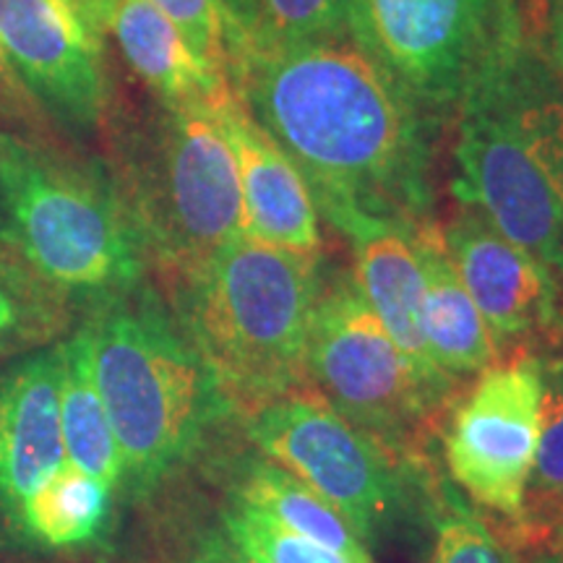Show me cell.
Masks as SVG:
<instances>
[{"label":"cell","instance_id":"obj_23","mask_svg":"<svg viewBox=\"0 0 563 563\" xmlns=\"http://www.w3.org/2000/svg\"><path fill=\"white\" fill-rule=\"evenodd\" d=\"M433 522V543L428 563H519L514 545L496 534L493 527L449 483H433L428 493Z\"/></svg>","mask_w":563,"mask_h":563},{"label":"cell","instance_id":"obj_10","mask_svg":"<svg viewBox=\"0 0 563 563\" xmlns=\"http://www.w3.org/2000/svg\"><path fill=\"white\" fill-rule=\"evenodd\" d=\"M543 357L511 355L477 373L441 426L443 462L460 488L517 522L540 439Z\"/></svg>","mask_w":563,"mask_h":563},{"label":"cell","instance_id":"obj_35","mask_svg":"<svg viewBox=\"0 0 563 563\" xmlns=\"http://www.w3.org/2000/svg\"><path fill=\"white\" fill-rule=\"evenodd\" d=\"M561 543H563V538H561ZM561 543H559V545H561Z\"/></svg>","mask_w":563,"mask_h":563},{"label":"cell","instance_id":"obj_11","mask_svg":"<svg viewBox=\"0 0 563 563\" xmlns=\"http://www.w3.org/2000/svg\"><path fill=\"white\" fill-rule=\"evenodd\" d=\"M102 37L76 0H0V53L45 118L76 136L104 129L112 108Z\"/></svg>","mask_w":563,"mask_h":563},{"label":"cell","instance_id":"obj_19","mask_svg":"<svg viewBox=\"0 0 563 563\" xmlns=\"http://www.w3.org/2000/svg\"><path fill=\"white\" fill-rule=\"evenodd\" d=\"M232 496L269 514L287 530L347 555L352 563H371L368 548L357 538L347 519L327 498H321L319 493L308 488L306 483L279 464L266 460L249 464Z\"/></svg>","mask_w":563,"mask_h":563},{"label":"cell","instance_id":"obj_27","mask_svg":"<svg viewBox=\"0 0 563 563\" xmlns=\"http://www.w3.org/2000/svg\"><path fill=\"white\" fill-rule=\"evenodd\" d=\"M0 112L11 118L13 123L24 125V131H51V125L42 123L45 121V112L37 108L30 91L21 87V81L11 70L9 60L3 58V53H0Z\"/></svg>","mask_w":563,"mask_h":563},{"label":"cell","instance_id":"obj_15","mask_svg":"<svg viewBox=\"0 0 563 563\" xmlns=\"http://www.w3.org/2000/svg\"><path fill=\"white\" fill-rule=\"evenodd\" d=\"M347 241L355 256L352 282L407 361L441 389H460V384L449 382L435 368L428 350L422 327L426 272L420 262L418 228L399 222H365L350 232Z\"/></svg>","mask_w":563,"mask_h":563},{"label":"cell","instance_id":"obj_7","mask_svg":"<svg viewBox=\"0 0 563 563\" xmlns=\"http://www.w3.org/2000/svg\"><path fill=\"white\" fill-rule=\"evenodd\" d=\"M347 32L431 121L527 42L517 0H350Z\"/></svg>","mask_w":563,"mask_h":563},{"label":"cell","instance_id":"obj_17","mask_svg":"<svg viewBox=\"0 0 563 563\" xmlns=\"http://www.w3.org/2000/svg\"><path fill=\"white\" fill-rule=\"evenodd\" d=\"M418 249L426 272L422 327H426L431 361L449 382L460 384L462 378L490 368L493 363L501 361V355L488 323L449 258L441 224H435V220L418 228Z\"/></svg>","mask_w":563,"mask_h":563},{"label":"cell","instance_id":"obj_1","mask_svg":"<svg viewBox=\"0 0 563 563\" xmlns=\"http://www.w3.org/2000/svg\"><path fill=\"white\" fill-rule=\"evenodd\" d=\"M230 84L344 238L433 222L431 118L350 34L243 55Z\"/></svg>","mask_w":563,"mask_h":563},{"label":"cell","instance_id":"obj_25","mask_svg":"<svg viewBox=\"0 0 563 563\" xmlns=\"http://www.w3.org/2000/svg\"><path fill=\"white\" fill-rule=\"evenodd\" d=\"M220 522L232 538L241 540L245 548L262 555L266 563H352L347 555L287 530L285 525H279L269 514L256 509V506L238 501L235 496L222 509Z\"/></svg>","mask_w":563,"mask_h":563},{"label":"cell","instance_id":"obj_28","mask_svg":"<svg viewBox=\"0 0 563 563\" xmlns=\"http://www.w3.org/2000/svg\"><path fill=\"white\" fill-rule=\"evenodd\" d=\"M180 563H266L262 555L253 553L251 548H245L241 540H235L224 530L222 522L211 527L196 540L191 551L186 553V559Z\"/></svg>","mask_w":563,"mask_h":563},{"label":"cell","instance_id":"obj_21","mask_svg":"<svg viewBox=\"0 0 563 563\" xmlns=\"http://www.w3.org/2000/svg\"><path fill=\"white\" fill-rule=\"evenodd\" d=\"M511 545H559L563 538V357H543L540 439L522 514L514 522Z\"/></svg>","mask_w":563,"mask_h":563},{"label":"cell","instance_id":"obj_34","mask_svg":"<svg viewBox=\"0 0 563 563\" xmlns=\"http://www.w3.org/2000/svg\"><path fill=\"white\" fill-rule=\"evenodd\" d=\"M559 548H561V551H563V543H561V545H559Z\"/></svg>","mask_w":563,"mask_h":563},{"label":"cell","instance_id":"obj_18","mask_svg":"<svg viewBox=\"0 0 563 563\" xmlns=\"http://www.w3.org/2000/svg\"><path fill=\"white\" fill-rule=\"evenodd\" d=\"M60 428L66 462L110 488L123 485V456L79 334L60 342Z\"/></svg>","mask_w":563,"mask_h":563},{"label":"cell","instance_id":"obj_6","mask_svg":"<svg viewBox=\"0 0 563 563\" xmlns=\"http://www.w3.org/2000/svg\"><path fill=\"white\" fill-rule=\"evenodd\" d=\"M306 382L352 428L415 467L426 460V443L441 431V415L452 410L456 394L420 376L352 277L321 285L308 332Z\"/></svg>","mask_w":563,"mask_h":563},{"label":"cell","instance_id":"obj_16","mask_svg":"<svg viewBox=\"0 0 563 563\" xmlns=\"http://www.w3.org/2000/svg\"><path fill=\"white\" fill-rule=\"evenodd\" d=\"M104 32L154 100L167 108L217 112L235 97L232 84L196 58L180 32L157 11L152 0H115Z\"/></svg>","mask_w":563,"mask_h":563},{"label":"cell","instance_id":"obj_5","mask_svg":"<svg viewBox=\"0 0 563 563\" xmlns=\"http://www.w3.org/2000/svg\"><path fill=\"white\" fill-rule=\"evenodd\" d=\"M5 235L70 300L97 302L144 282L146 256L108 165L53 131L0 129Z\"/></svg>","mask_w":563,"mask_h":563},{"label":"cell","instance_id":"obj_8","mask_svg":"<svg viewBox=\"0 0 563 563\" xmlns=\"http://www.w3.org/2000/svg\"><path fill=\"white\" fill-rule=\"evenodd\" d=\"M249 435L347 519L365 548L405 519L415 464L352 428L313 391H295L249 415Z\"/></svg>","mask_w":563,"mask_h":563},{"label":"cell","instance_id":"obj_26","mask_svg":"<svg viewBox=\"0 0 563 563\" xmlns=\"http://www.w3.org/2000/svg\"><path fill=\"white\" fill-rule=\"evenodd\" d=\"M209 70L230 81L232 26L222 0H152Z\"/></svg>","mask_w":563,"mask_h":563},{"label":"cell","instance_id":"obj_3","mask_svg":"<svg viewBox=\"0 0 563 563\" xmlns=\"http://www.w3.org/2000/svg\"><path fill=\"white\" fill-rule=\"evenodd\" d=\"M173 313L232 410L306 391V352L319 256L232 238L207 264L170 282Z\"/></svg>","mask_w":563,"mask_h":563},{"label":"cell","instance_id":"obj_33","mask_svg":"<svg viewBox=\"0 0 563 563\" xmlns=\"http://www.w3.org/2000/svg\"><path fill=\"white\" fill-rule=\"evenodd\" d=\"M0 232H5V214H3V203H0Z\"/></svg>","mask_w":563,"mask_h":563},{"label":"cell","instance_id":"obj_20","mask_svg":"<svg viewBox=\"0 0 563 563\" xmlns=\"http://www.w3.org/2000/svg\"><path fill=\"white\" fill-rule=\"evenodd\" d=\"M70 302L0 232V361L55 344L70 327Z\"/></svg>","mask_w":563,"mask_h":563},{"label":"cell","instance_id":"obj_29","mask_svg":"<svg viewBox=\"0 0 563 563\" xmlns=\"http://www.w3.org/2000/svg\"><path fill=\"white\" fill-rule=\"evenodd\" d=\"M224 11H228L230 26H232V55H230V70L235 60L241 58L249 42V32L253 24V13H256V0H222Z\"/></svg>","mask_w":563,"mask_h":563},{"label":"cell","instance_id":"obj_12","mask_svg":"<svg viewBox=\"0 0 563 563\" xmlns=\"http://www.w3.org/2000/svg\"><path fill=\"white\" fill-rule=\"evenodd\" d=\"M441 232L498 355H540L561 347L563 282L543 262L506 241L483 211L467 203H460Z\"/></svg>","mask_w":563,"mask_h":563},{"label":"cell","instance_id":"obj_31","mask_svg":"<svg viewBox=\"0 0 563 563\" xmlns=\"http://www.w3.org/2000/svg\"><path fill=\"white\" fill-rule=\"evenodd\" d=\"M76 3L81 5V11L87 13V19L91 24L97 26L104 34V24H108V16H110V9L115 0H76Z\"/></svg>","mask_w":563,"mask_h":563},{"label":"cell","instance_id":"obj_4","mask_svg":"<svg viewBox=\"0 0 563 563\" xmlns=\"http://www.w3.org/2000/svg\"><path fill=\"white\" fill-rule=\"evenodd\" d=\"M112 180L136 230L146 264L167 285L209 262L243 235L238 165L214 112L167 108H110Z\"/></svg>","mask_w":563,"mask_h":563},{"label":"cell","instance_id":"obj_13","mask_svg":"<svg viewBox=\"0 0 563 563\" xmlns=\"http://www.w3.org/2000/svg\"><path fill=\"white\" fill-rule=\"evenodd\" d=\"M66 464L60 428V342L0 378V506L19 525L26 501Z\"/></svg>","mask_w":563,"mask_h":563},{"label":"cell","instance_id":"obj_24","mask_svg":"<svg viewBox=\"0 0 563 563\" xmlns=\"http://www.w3.org/2000/svg\"><path fill=\"white\" fill-rule=\"evenodd\" d=\"M347 30L350 0H256L243 55L298 45V42L344 37L350 34Z\"/></svg>","mask_w":563,"mask_h":563},{"label":"cell","instance_id":"obj_14","mask_svg":"<svg viewBox=\"0 0 563 563\" xmlns=\"http://www.w3.org/2000/svg\"><path fill=\"white\" fill-rule=\"evenodd\" d=\"M214 118L238 165L245 235L277 249L319 256V209L292 159L253 121L238 95Z\"/></svg>","mask_w":563,"mask_h":563},{"label":"cell","instance_id":"obj_30","mask_svg":"<svg viewBox=\"0 0 563 563\" xmlns=\"http://www.w3.org/2000/svg\"><path fill=\"white\" fill-rule=\"evenodd\" d=\"M540 13H543L540 26L548 34L551 63L563 81V0H540Z\"/></svg>","mask_w":563,"mask_h":563},{"label":"cell","instance_id":"obj_9","mask_svg":"<svg viewBox=\"0 0 563 563\" xmlns=\"http://www.w3.org/2000/svg\"><path fill=\"white\" fill-rule=\"evenodd\" d=\"M525 47L493 66L456 110L452 191L563 282V207L527 150L509 91V68Z\"/></svg>","mask_w":563,"mask_h":563},{"label":"cell","instance_id":"obj_22","mask_svg":"<svg viewBox=\"0 0 563 563\" xmlns=\"http://www.w3.org/2000/svg\"><path fill=\"white\" fill-rule=\"evenodd\" d=\"M112 488L66 462L21 509L19 527L47 548L89 545L110 522Z\"/></svg>","mask_w":563,"mask_h":563},{"label":"cell","instance_id":"obj_2","mask_svg":"<svg viewBox=\"0 0 563 563\" xmlns=\"http://www.w3.org/2000/svg\"><path fill=\"white\" fill-rule=\"evenodd\" d=\"M123 456V483L152 490L235 412L150 285L89 302L79 332Z\"/></svg>","mask_w":563,"mask_h":563},{"label":"cell","instance_id":"obj_32","mask_svg":"<svg viewBox=\"0 0 563 563\" xmlns=\"http://www.w3.org/2000/svg\"><path fill=\"white\" fill-rule=\"evenodd\" d=\"M527 563H563V551L559 545H543L534 548Z\"/></svg>","mask_w":563,"mask_h":563}]
</instances>
